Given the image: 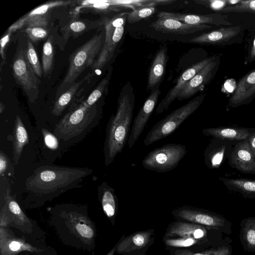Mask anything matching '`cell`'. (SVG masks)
Instances as JSON below:
<instances>
[{"instance_id": "cell-49", "label": "cell", "mask_w": 255, "mask_h": 255, "mask_svg": "<svg viewBox=\"0 0 255 255\" xmlns=\"http://www.w3.org/2000/svg\"><path fill=\"white\" fill-rule=\"evenodd\" d=\"M116 246L117 245L116 244L106 255H114V254L116 252Z\"/></svg>"}, {"instance_id": "cell-11", "label": "cell", "mask_w": 255, "mask_h": 255, "mask_svg": "<svg viewBox=\"0 0 255 255\" xmlns=\"http://www.w3.org/2000/svg\"><path fill=\"white\" fill-rule=\"evenodd\" d=\"M153 229L125 235L116 244V252L121 255H145L148 248L154 243Z\"/></svg>"}, {"instance_id": "cell-14", "label": "cell", "mask_w": 255, "mask_h": 255, "mask_svg": "<svg viewBox=\"0 0 255 255\" xmlns=\"http://www.w3.org/2000/svg\"><path fill=\"white\" fill-rule=\"evenodd\" d=\"M160 94L159 88L152 91L133 120L128 142L129 149L132 147L142 133Z\"/></svg>"}, {"instance_id": "cell-17", "label": "cell", "mask_w": 255, "mask_h": 255, "mask_svg": "<svg viewBox=\"0 0 255 255\" xmlns=\"http://www.w3.org/2000/svg\"><path fill=\"white\" fill-rule=\"evenodd\" d=\"M230 166L243 173L255 174V155L247 139L237 142L228 159Z\"/></svg>"}, {"instance_id": "cell-24", "label": "cell", "mask_w": 255, "mask_h": 255, "mask_svg": "<svg viewBox=\"0 0 255 255\" xmlns=\"http://www.w3.org/2000/svg\"><path fill=\"white\" fill-rule=\"evenodd\" d=\"M4 200L13 220L12 227L23 233L31 234L33 231V224L21 209L15 198L11 195L9 186H7L6 188Z\"/></svg>"}, {"instance_id": "cell-40", "label": "cell", "mask_w": 255, "mask_h": 255, "mask_svg": "<svg viewBox=\"0 0 255 255\" xmlns=\"http://www.w3.org/2000/svg\"><path fill=\"white\" fill-rule=\"evenodd\" d=\"M194 1L196 3L204 5L216 11H221L227 6V0H196Z\"/></svg>"}, {"instance_id": "cell-37", "label": "cell", "mask_w": 255, "mask_h": 255, "mask_svg": "<svg viewBox=\"0 0 255 255\" xmlns=\"http://www.w3.org/2000/svg\"><path fill=\"white\" fill-rule=\"evenodd\" d=\"M26 53L28 61L35 74L38 77L41 78L43 74L41 64L33 45L29 40H27Z\"/></svg>"}, {"instance_id": "cell-45", "label": "cell", "mask_w": 255, "mask_h": 255, "mask_svg": "<svg viewBox=\"0 0 255 255\" xmlns=\"http://www.w3.org/2000/svg\"><path fill=\"white\" fill-rule=\"evenodd\" d=\"M11 32L8 31L6 35H4L0 40V55L2 60H5V56L4 54V48L6 44L9 41V36Z\"/></svg>"}, {"instance_id": "cell-15", "label": "cell", "mask_w": 255, "mask_h": 255, "mask_svg": "<svg viewBox=\"0 0 255 255\" xmlns=\"http://www.w3.org/2000/svg\"><path fill=\"white\" fill-rule=\"evenodd\" d=\"M215 56H212L202 60L185 70L178 78L176 84L168 91L164 98L159 103L156 108V113L160 114L165 110H167L171 103L177 99L178 94L188 82L211 62Z\"/></svg>"}, {"instance_id": "cell-48", "label": "cell", "mask_w": 255, "mask_h": 255, "mask_svg": "<svg viewBox=\"0 0 255 255\" xmlns=\"http://www.w3.org/2000/svg\"><path fill=\"white\" fill-rule=\"evenodd\" d=\"M242 0H227V6L236 5L241 2Z\"/></svg>"}, {"instance_id": "cell-27", "label": "cell", "mask_w": 255, "mask_h": 255, "mask_svg": "<svg viewBox=\"0 0 255 255\" xmlns=\"http://www.w3.org/2000/svg\"><path fill=\"white\" fill-rule=\"evenodd\" d=\"M98 191V198L103 210L112 225L114 226L119 208L118 198L115 189L104 181L99 186Z\"/></svg>"}, {"instance_id": "cell-34", "label": "cell", "mask_w": 255, "mask_h": 255, "mask_svg": "<svg viewBox=\"0 0 255 255\" xmlns=\"http://www.w3.org/2000/svg\"><path fill=\"white\" fill-rule=\"evenodd\" d=\"M111 73L112 71H109L106 76L101 80L96 89L90 94L87 99L83 101L86 106L89 107H92L102 97L109 84Z\"/></svg>"}, {"instance_id": "cell-13", "label": "cell", "mask_w": 255, "mask_h": 255, "mask_svg": "<svg viewBox=\"0 0 255 255\" xmlns=\"http://www.w3.org/2000/svg\"><path fill=\"white\" fill-rule=\"evenodd\" d=\"M220 64V55L215 58L191 78L177 95L182 101L191 98L202 90L214 78Z\"/></svg>"}, {"instance_id": "cell-25", "label": "cell", "mask_w": 255, "mask_h": 255, "mask_svg": "<svg viewBox=\"0 0 255 255\" xmlns=\"http://www.w3.org/2000/svg\"><path fill=\"white\" fill-rule=\"evenodd\" d=\"M255 131L254 128L228 126L206 128L202 130L205 135L235 142L247 139Z\"/></svg>"}, {"instance_id": "cell-7", "label": "cell", "mask_w": 255, "mask_h": 255, "mask_svg": "<svg viewBox=\"0 0 255 255\" xmlns=\"http://www.w3.org/2000/svg\"><path fill=\"white\" fill-rule=\"evenodd\" d=\"M187 152L185 145L168 143L150 151L141 161L143 167L158 173L175 169Z\"/></svg>"}, {"instance_id": "cell-35", "label": "cell", "mask_w": 255, "mask_h": 255, "mask_svg": "<svg viewBox=\"0 0 255 255\" xmlns=\"http://www.w3.org/2000/svg\"><path fill=\"white\" fill-rule=\"evenodd\" d=\"M165 245L167 247L172 248H189L196 245L206 243L202 241L193 238L177 237L171 238H163Z\"/></svg>"}, {"instance_id": "cell-30", "label": "cell", "mask_w": 255, "mask_h": 255, "mask_svg": "<svg viewBox=\"0 0 255 255\" xmlns=\"http://www.w3.org/2000/svg\"><path fill=\"white\" fill-rule=\"evenodd\" d=\"M240 239L247 252L255 251V217L245 218L241 222Z\"/></svg>"}, {"instance_id": "cell-12", "label": "cell", "mask_w": 255, "mask_h": 255, "mask_svg": "<svg viewBox=\"0 0 255 255\" xmlns=\"http://www.w3.org/2000/svg\"><path fill=\"white\" fill-rule=\"evenodd\" d=\"M244 35V30L241 26L221 27L195 36L190 42L224 46L241 43Z\"/></svg>"}, {"instance_id": "cell-21", "label": "cell", "mask_w": 255, "mask_h": 255, "mask_svg": "<svg viewBox=\"0 0 255 255\" xmlns=\"http://www.w3.org/2000/svg\"><path fill=\"white\" fill-rule=\"evenodd\" d=\"M157 17L173 19L190 25L213 24L216 26H229L232 24L223 15L219 13L192 14L160 11L157 14Z\"/></svg>"}, {"instance_id": "cell-3", "label": "cell", "mask_w": 255, "mask_h": 255, "mask_svg": "<svg viewBox=\"0 0 255 255\" xmlns=\"http://www.w3.org/2000/svg\"><path fill=\"white\" fill-rule=\"evenodd\" d=\"M135 97L133 88L128 82L120 93L117 111L107 124L104 146L105 164L109 165L121 153L128 137L132 122Z\"/></svg>"}, {"instance_id": "cell-9", "label": "cell", "mask_w": 255, "mask_h": 255, "mask_svg": "<svg viewBox=\"0 0 255 255\" xmlns=\"http://www.w3.org/2000/svg\"><path fill=\"white\" fill-rule=\"evenodd\" d=\"M171 213L178 221L199 224L226 234L232 233V224L222 216L211 211L190 206H183L175 209Z\"/></svg>"}, {"instance_id": "cell-1", "label": "cell", "mask_w": 255, "mask_h": 255, "mask_svg": "<svg viewBox=\"0 0 255 255\" xmlns=\"http://www.w3.org/2000/svg\"><path fill=\"white\" fill-rule=\"evenodd\" d=\"M87 168L42 166L35 169L25 182L26 208L40 207L66 191L79 186L92 174Z\"/></svg>"}, {"instance_id": "cell-23", "label": "cell", "mask_w": 255, "mask_h": 255, "mask_svg": "<svg viewBox=\"0 0 255 255\" xmlns=\"http://www.w3.org/2000/svg\"><path fill=\"white\" fill-rule=\"evenodd\" d=\"M150 27L157 31L174 34H187L212 28L207 24L190 25L170 18H158Z\"/></svg>"}, {"instance_id": "cell-19", "label": "cell", "mask_w": 255, "mask_h": 255, "mask_svg": "<svg viewBox=\"0 0 255 255\" xmlns=\"http://www.w3.org/2000/svg\"><path fill=\"white\" fill-rule=\"evenodd\" d=\"M23 252L40 254L44 251L15 237L8 228L0 227V255H17Z\"/></svg>"}, {"instance_id": "cell-8", "label": "cell", "mask_w": 255, "mask_h": 255, "mask_svg": "<svg viewBox=\"0 0 255 255\" xmlns=\"http://www.w3.org/2000/svg\"><path fill=\"white\" fill-rule=\"evenodd\" d=\"M128 14V12H124L111 18L104 19V43L96 60L91 67L93 69H102L113 57L115 50L123 36Z\"/></svg>"}, {"instance_id": "cell-4", "label": "cell", "mask_w": 255, "mask_h": 255, "mask_svg": "<svg viewBox=\"0 0 255 255\" xmlns=\"http://www.w3.org/2000/svg\"><path fill=\"white\" fill-rule=\"evenodd\" d=\"M101 115L96 104L89 107L83 102L73 103L69 111L56 125L54 134L65 142L78 141L97 126Z\"/></svg>"}, {"instance_id": "cell-10", "label": "cell", "mask_w": 255, "mask_h": 255, "mask_svg": "<svg viewBox=\"0 0 255 255\" xmlns=\"http://www.w3.org/2000/svg\"><path fill=\"white\" fill-rule=\"evenodd\" d=\"M14 78L20 85L29 100L33 102L38 97L40 81L29 63L26 50H19L12 62Z\"/></svg>"}, {"instance_id": "cell-22", "label": "cell", "mask_w": 255, "mask_h": 255, "mask_svg": "<svg viewBox=\"0 0 255 255\" xmlns=\"http://www.w3.org/2000/svg\"><path fill=\"white\" fill-rule=\"evenodd\" d=\"M212 230L199 224L176 221L169 224L163 238H193L207 243L208 232Z\"/></svg>"}, {"instance_id": "cell-44", "label": "cell", "mask_w": 255, "mask_h": 255, "mask_svg": "<svg viewBox=\"0 0 255 255\" xmlns=\"http://www.w3.org/2000/svg\"><path fill=\"white\" fill-rule=\"evenodd\" d=\"M86 28L85 24L81 21H75L70 25V29L74 32H80Z\"/></svg>"}, {"instance_id": "cell-20", "label": "cell", "mask_w": 255, "mask_h": 255, "mask_svg": "<svg viewBox=\"0 0 255 255\" xmlns=\"http://www.w3.org/2000/svg\"><path fill=\"white\" fill-rule=\"evenodd\" d=\"M255 98V68L239 80L228 101L231 108L248 105Z\"/></svg>"}, {"instance_id": "cell-5", "label": "cell", "mask_w": 255, "mask_h": 255, "mask_svg": "<svg viewBox=\"0 0 255 255\" xmlns=\"http://www.w3.org/2000/svg\"><path fill=\"white\" fill-rule=\"evenodd\" d=\"M105 37V32L95 34L70 55L69 68L58 88L57 96L71 87L86 68L92 66L102 48Z\"/></svg>"}, {"instance_id": "cell-31", "label": "cell", "mask_w": 255, "mask_h": 255, "mask_svg": "<svg viewBox=\"0 0 255 255\" xmlns=\"http://www.w3.org/2000/svg\"><path fill=\"white\" fill-rule=\"evenodd\" d=\"M82 83V81L75 83L59 97L55 101L51 111L53 115L58 116L62 114L72 101Z\"/></svg>"}, {"instance_id": "cell-41", "label": "cell", "mask_w": 255, "mask_h": 255, "mask_svg": "<svg viewBox=\"0 0 255 255\" xmlns=\"http://www.w3.org/2000/svg\"><path fill=\"white\" fill-rule=\"evenodd\" d=\"M13 226V220L6 204L4 203L0 212V227L8 228Z\"/></svg>"}, {"instance_id": "cell-38", "label": "cell", "mask_w": 255, "mask_h": 255, "mask_svg": "<svg viewBox=\"0 0 255 255\" xmlns=\"http://www.w3.org/2000/svg\"><path fill=\"white\" fill-rule=\"evenodd\" d=\"M223 13H251L255 14V0H243L236 5L227 6L221 11Z\"/></svg>"}, {"instance_id": "cell-28", "label": "cell", "mask_w": 255, "mask_h": 255, "mask_svg": "<svg viewBox=\"0 0 255 255\" xmlns=\"http://www.w3.org/2000/svg\"><path fill=\"white\" fill-rule=\"evenodd\" d=\"M219 179L229 191L238 193L245 198H255V180L224 177H219Z\"/></svg>"}, {"instance_id": "cell-26", "label": "cell", "mask_w": 255, "mask_h": 255, "mask_svg": "<svg viewBox=\"0 0 255 255\" xmlns=\"http://www.w3.org/2000/svg\"><path fill=\"white\" fill-rule=\"evenodd\" d=\"M168 59L167 48L166 46H162L156 53L148 72V90L152 91L159 88L165 73Z\"/></svg>"}, {"instance_id": "cell-46", "label": "cell", "mask_w": 255, "mask_h": 255, "mask_svg": "<svg viewBox=\"0 0 255 255\" xmlns=\"http://www.w3.org/2000/svg\"><path fill=\"white\" fill-rule=\"evenodd\" d=\"M255 60V38L254 40L251 50L249 53L247 61L249 63L252 62Z\"/></svg>"}, {"instance_id": "cell-50", "label": "cell", "mask_w": 255, "mask_h": 255, "mask_svg": "<svg viewBox=\"0 0 255 255\" xmlns=\"http://www.w3.org/2000/svg\"><path fill=\"white\" fill-rule=\"evenodd\" d=\"M5 108L4 105L3 104V103L0 102V113L2 114V112L4 111Z\"/></svg>"}, {"instance_id": "cell-51", "label": "cell", "mask_w": 255, "mask_h": 255, "mask_svg": "<svg viewBox=\"0 0 255 255\" xmlns=\"http://www.w3.org/2000/svg\"><path fill=\"white\" fill-rule=\"evenodd\" d=\"M36 255H41L40 254H37Z\"/></svg>"}, {"instance_id": "cell-32", "label": "cell", "mask_w": 255, "mask_h": 255, "mask_svg": "<svg viewBox=\"0 0 255 255\" xmlns=\"http://www.w3.org/2000/svg\"><path fill=\"white\" fill-rule=\"evenodd\" d=\"M53 37L50 35L43 45L42 48V69L44 76L50 74L53 67Z\"/></svg>"}, {"instance_id": "cell-39", "label": "cell", "mask_w": 255, "mask_h": 255, "mask_svg": "<svg viewBox=\"0 0 255 255\" xmlns=\"http://www.w3.org/2000/svg\"><path fill=\"white\" fill-rule=\"evenodd\" d=\"M25 31L29 39L34 42L44 39L48 34L46 28L41 27H27Z\"/></svg>"}, {"instance_id": "cell-2", "label": "cell", "mask_w": 255, "mask_h": 255, "mask_svg": "<svg viewBox=\"0 0 255 255\" xmlns=\"http://www.w3.org/2000/svg\"><path fill=\"white\" fill-rule=\"evenodd\" d=\"M49 225L65 245L90 253L96 248L97 229L87 207L64 204L49 209Z\"/></svg>"}, {"instance_id": "cell-43", "label": "cell", "mask_w": 255, "mask_h": 255, "mask_svg": "<svg viewBox=\"0 0 255 255\" xmlns=\"http://www.w3.org/2000/svg\"><path fill=\"white\" fill-rule=\"evenodd\" d=\"M9 160L2 151H0V175L4 176L8 168Z\"/></svg>"}, {"instance_id": "cell-36", "label": "cell", "mask_w": 255, "mask_h": 255, "mask_svg": "<svg viewBox=\"0 0 255 255\" xmlns=\"http://www.w3.org/2000/svg\"><path fill=\"white\" fill-rule=\"evenodd\" d=\"M155 7L143 6L137 7L129 12L127 21L130 24L142 20L152 15L156 11Z\"/></svg>"}, {"instance_id": "cell-42", "label": "cell", "mask_w": 255, "mask_h": 255, "mask_svg": "<svg viewBox=\"0 0 255 255\" xmlns=\"http://www.w3.org/2000/svg\"><path fill=\"white\" fill-rule=\"evenodd\" d=\"M41 131L45 145L50 149H56L58 146L57 137L45 128L42 129Z\"/></svg>"}, {"instance_id": "cell-18", "label": "cell", "mask_w": 255, "mask_h": 255, "mask_svg": "<svg viewBox=\"0 0 255 255\" xmlns=\"http://www.w3.org/2000/svg\"><path fill=\"white\" fill-rule=\"evenodd\" d=\"M71 1H52L43 4L33 9L27 15L15 22L9 27L8 31L12 32L24 25L27 27H41L46 28L48 25V12L53 7L68 4Z\"/></svg>"}, {"instance_id": "cell-6", "label": "cell", "mask_w": 255, "mask_h": 255, "mask_svg": "<svg viewBox=\"0 0 255 255\" xmlns=\"http://www.w3.org/2000/svg\"><path fill=\"white\" fill-rule=\"evenodd\" d=\"M205 97V94L196 97L157 122L145 137L144 145H150L173 133L198 109Z\"/></svg>"}, {"instance_id": "cell-47", "label": "cell", "mask_w": 255, "mask_h": 255, "mask_svg": "<svg viewBox=\"0 0 255 255\" xmlns=\"http://www.w3.org/2000/svg\"><path fill=\"white\" fill-rule=\"evenodd\" d=\"M248 140L252 150L255 155V131L250 135Z\"/></svg>"}, {"instance_id": "cell-29", "label": "cell", "mask_w": 255, "mask_h": 255, "mask_svg": "<svg viewBox=\"0 0 255 255\" xmlns=\"http://www.w3.org/2000/svg\"><path fill=\"white\" fill-rule=\"evenodd\" d=\"M28 142L27 131L20 118L17 115L12 134L13 159L15 164H17L23 147L28 143Z\"/></svg>"}, {"instance_id": "cell-16", "label": "cell", "mask_w": 255, "mask_h": 255, "mask_svg": "<svg viewBox=\"0 0 255 255\" xmlns=\"http://www.w3.org/2000/svg\"><path fill=\"white\" fill-rule=\"evenodd\" d=\"M237 143L213 137L204 151L206 166L210 169H219L227 159L228 160Z\"/></svg>"}, {"instance_id": "cell-52", "label": "cell", "mask_w": 255, "mask_h": 255, "mask_svg": "<svg viewBox=\"0 0 255 255\" xmlns=\"http://www.w3.org/2000/svg\"></svg>"}, {"instance_id": "cell-33", "label": "cell", "mask_w": 255, "mask_h": 255, "mask_svg": "<svg viewBox=\"0 0 255 255\" xmlns=\"http://www.w3.org/2000/svg\"><path fill=\"white\" fill-rule=\"evenodd\" d=\"M232 248L227 244H223L201 253H194L188 250H175L174 255H231Z\"/></svg>"}]
</instances>
